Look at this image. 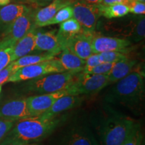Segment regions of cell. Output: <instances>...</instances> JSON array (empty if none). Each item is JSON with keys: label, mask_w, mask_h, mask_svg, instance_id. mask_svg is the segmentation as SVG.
<instances>
[{"label": "cell", "mask_w": 145, "mask_h": 145, "mask_svg": "<svg viewBox=\"0 0 145 145\" xmlns=\"http://www.w3.org/2000/svg\"><path fill=\"white\" fill-rule=\"evenodd\" d=\"M66 120V116L52 119L32 117L16 122L0 145L34 144L49 137Z\"/></svg>", "instance_id": "1"}, {"label": "cell", "mask_w": 145, "mask_h": 145, "mask_svg": "<svg viewBox=\"0 0 145 145\" xmlns=\"http://www.w3.org/2000/svg\"><path fill=\"white\" fill-rule=\"evenodd\" d=\"M115 83L105 96V100L136 113L138 112L142 108L144 98V73L137 71H132Z\"/></svg>", "instance_id": "2"}, {"label": "cell", "mask_w": 145, "mask_h": 145, "mask_svg": "<svg viewBox=\"0 0 145 145\" xmlns=\"http://www.w3.org/2000/svg\"><path fill=\"white\" fill-rule=\"evenodd\" d=\"M137 123L124 114L114 110L109 112L99 126V144L122 145Z\"/></svg>", "instance_id": "3"}, {"label": "cell", "mask_w": 145, "mask_h": 145, "mask_svg": "<svg viewBox=\"0 0 145 145\" xmlns=\"http://www.w3.org/2000/svg\"><path fill=\"white\" fill-rule=\"evenodd\" d=\"M76 74L77 73L65 71L42 76L29 80L25 85V91L32 95H35L65 90L70 86Z\"/></svg>", "instance_id": "4"}, {"label": "cell", "mask_w": 145, "mask_h": 145, "mask_svg": "<svg viewBox=\"0 0 145 145\" xmlns=\"http://www.w3.org/2000/svg\"><path fill=\"white\" fill-rule=\"evenodd\" d=\"M108 86V75L86 74L80 72L75 75L66 91L68 95H93Z\"/></svg>", "instance_id": "5"}, {"label": "cell", "mask_w": 145, "mask_h": 145, "mask_svg": "<svg viewBox=\"0 0 145 145\" xmlns=\"http://www.w3.org/2000/svg\"><path fill=\"white\" fill-rule=\"evenodd\" d=\"M63 72H65L64 70L55 57L50 61L20 69L10 76L8 82L16 83L29 81L48 74Z\"/></svg>", "instance_id": "6"}, {"label": "cell", "mask_w": 145, "mask_h": 145, "mask_svg": "<svg viewBox=\"0 0 145 145\" xmlns=\"http://www.w3.org/2000/svg\"><path fill=\"white\" fill-rule=\"evenodd\" d=\"M57 145H99L88 125L76 122L70 124L60 135Z\"/></svg>", "instance_id": "7"}, {"label": "cell", "mask_w": 145, "mask_h": 145, "mask_svg": "<svg viewBox=\"0 0 145 145\" xmlns=\"http://www.w3.org/2000/svg\"><path fill=\"white\" fill-rule=\"evenodd\" d=\"M73 18L80 24L83 31L94 32L97 20L101 16L99 4H89L82 0L72 3Z\"/></svg>", "instance_id": "8"}, {"label": "cell", "mask_w": 145, "mask_h": 145, "mask_svg": "<svg viewBox=\"0 0 145 145\" xmlns=\"http://www.w3.org/2000/svg\"><path fill=\"white\" fill-rule=\"evenodd\" d=\"M34 26V13L30 10L9 24L3 40L14 45Z\"/></svg>", "instance_id": "9"}, {"label": "cell", "mask_w": 145, "mask_h": 145, "mask_svg": "<svg viewBox=\"0 0 145 145\" xmlns=\"http://www.w3.org/2000/svg\"><path fill=\"white\" fill-rule=\"evenodd\" d=\"M68 95L66 89L42 95H30L26 97L27 106L33 117H38L48 110L57 99Z\"/></svg>", "instance_id": "10"}, {"label": "cell", "mask_w": 145, "mask_h": 145, "mask_svg": "<svg viewBox=\"0 0 145 145\" xmlns=\"http://www.w3.org/2000/svg\"><path fill=\"white\" fill-rule=\"evenodd\" d=\"M27 106L26 98L13 99L0 106V118L17 122L32 118Z\"/></svg>", "instance_id": "11"}, {"label": "cell", "mask_w": 145, "mask_h": 145, "mask_svg": "<svg viewBox=\"0 0 145 145\" xmlns=\"http://www.w3.org/2000/svg\"><path fill=\"white\" fill-rule=\"evenodd\" d=\"M131 43L126 39L108 37L104 36H95L91 39V48L93 53H101L108 51L126 52V49Z\"/></svg>", "instance_id": "12"}, {"label": "cell", "mask_w": 145, "mask_h": 145, "mask_svg": "<svg viewBox=\"0 0 145 145\" xmlns=\"http://www.w3.org/2000/svg\"><path fill=\"white\" fill-rule=\"evenodd\" d=\"M93 33L94 32H88L82 30L81 33L69 39L65 43L64 48H67L72 53L86 61L93 54L91 39Z\"/></svg>", "instance_id": "13"}, {"label": "cell", "mask_w": 145, "mask_h": 145, "mask_svg": "<svg viewBox=\"0 0 145 145\" xmlns=\"http://www.w3.org/2000/svg\"><path fill=\"white\" fill-rule=\"evenodd\" d=\"M83 101L84 97L82 95H65L57 99L48 110L40 116L45 119L54 118L63 112L81 106Z\"/></svg>", "instance_id": "14"}, {"label": "cell", "mask_w": 145, "mask_h": 145, "mask_svg": "<svg viewBox=\"0 0 145 145\" xmlns=\"http://www.w3.org/2000/svg\"><path fill=\"white\" fill-rule=\"evenodd\" d=\"M76 0H54L44 8L40 9L34 14L36 27L48 26V23L55 16L58 11L65 6L71 5Z\"/></svg>", "instance_id": "15"}, {"label": "cell", "mask_w": 145, "mask_h": 145, "mask_svg": "<svg viewBox=\"0 0 145 145\" xmlns=\"http://www.w3.org/2000/svg\"><path fill=\"white\" fill-rule=\"evenodd\" d=\"M36 50L51 52L57 55L63 50L57 34L54 32H37Z\"/></svg>", "instance_id": "16"}, {"label": "cell", "mask_w": 145, "mask_h": 145, "mask_svg": "<svg viewBox=\"0 0 145 145\" xmlns=\"http://www.w3.org/2000/svg\"><path fill=\"white\" fill-rule=\"evenodd\" d=\"M36 26H34L13 46V61L36 50Z\"/></svg>", "instance_id": "17"}, {"label": "cell", "mask_w": 145, "mask_h": 145, "mask_svg": "<svg viewBox=\"0 0 145 145\" xmlns=\"http://www.w3.org/2000/svg\"><path fill=\"white\" fill-rule=\"evenodd\" d=\"M59 54V57H56V59L59 61L65 72L70 71L78 73L82 71L86 65V61L72 53L67 48L63 49Z\"/></svg>", "instance_id": "18"}, {"label": "cell", "mask_w": 145, "mask_h": 145, "mask_svg": "<svg viewBox=\"0 0 145 145\" xmlns=\"http://www.w3.org/2000/svg\"><path fill=\"white\" fill-rule=\"evenodd\" d=\"M137 63V61L136 60L127 58L114 63L111 71L108 75L109 85L118 82L130 73Z\"/></svg>", "instance_id": "19"}, {"label": "cell", "mask_w": 145, "mask_h": 145, "mask_svg": "<svg viewBox=\"0 0 145 145\" xmlns=\"http://www.w3.org/2000/svg\"><path fill=\"white\" fill-rule=\"evenodd\" d=\"M82 27L74 18H70L67 20L61 23L59 26V30L57 34L60 42L62 45L63 49L65 48L66 42L82 32Z\"/></svg>", "instance_id": "20"}, {"label": "cell", "mask_w": 145, "mask_h": 145, "mask_svg": "<svg viewBox=\"0 0 145 145\" xmlns=\"http://www.w3.org/2000/svg\"><path fill=\"white\" fill-rule=\"evenodd\" d=\"M55 56V54L51 53V52H46V53L40 54H28L13 61L10 65L14 72L24 67L50 61V60L53 59Z\"/></svg>", "instance_id": "21"}, {"label": "cell", "mask_w": 145, "mask_h": 145, "mask_svg": "<svg viewBox=\"0 0 145 145\" xmlns=\"http://www.w3.org/2000/svg\"><path fill=\"white\" fill-rule=\"evenodd\" d=\"M31 10L30 8L22 4H8L0 9V21L10 24L23 14Z\"/></svg>", "instance_id": "22"}, {"label": "cell", "mask_w": 145, "mask_h": 145, "mask_svg": "<svg viewBox=\"0 0 145 145\" xmlns=\"http://www.w3.org/2000/svg\"><path fill=\"white\" fill-rule=\"evenodd\" d=\"M101 16L108 19L124 17L129 13V8L123 3H116L112 5L99 4Z\"/></svg>", "instance_id": "23"}, {"label": "cell", "mask_w": 145, "mask_h": 145, "mask_svg": "<svg viewBox=\"0 0 145 145\" xmlns=\"http://www.w3.org/2000/svg\"><path fill=\"white\" fill-rule=\"evenodd\" d=\"M144 141V135L140 124L137 125L122 145H141Z\"/></svg>", "instance_id": "24"}, {"label": "cell", "mask_w": 145, "mask_h": 145, "mask_svg": "<svg viewBox=\"0 0 145 145\" xmlns=\"http://www.w3.org/2000/svg\"><path fill=\"white\" fill-rule=\"evenodd\" d=\"M72 18H73L72 8L71 5H67V6H65L61 9L59 11H58L55 16L48 23V26L61 24Z\"/></svg>", "instance_id": "25"}, {"label": "cell", "mask_w": 145, "mask_h": 145, "mask_svg": "<svg viewBox=\"0 0 145 145\" xmlns=\"http://www.w3.org/2000/svg\"><path fill=\"white\" fill-rule=\"evenodd\" d=\"M101 63H116L128 58L126 52L118 51H108L98 53Z\"/></svg>", "instance_id": "26"}, {"label": "cell", "mask_w": 145, "mask_h": 145, "mask_svg": "<svg viewBox=\"0 0 145 145\" xmlns=\"http://www.w3.org/2000/svg\"><path fill=\"white\" fill-rule=\"evenodd\" d=\"M114 63H101L97 66L87 70H83V73L93 74V75H108L111 71Z\"/></svg>", "instance_id": "27"}, {"label": "cell", "mask_w": 145, "mask_h": 145, "mask_svg": "<svg viewBox=\"0 0 145 145\" xmlns=\"http://www.w3.org/2000/svg\"><path fill=\"white\" fill-rule=\"evenodd\" d=\"M140 16L138 19L137 24L134 28L132 39L136 42L142 40L144 38L145 34V18L144 15Z\"/></svg>", "instance_id": "28"}, {"label": "cell", "mask_w": 145, "mask_h": 145, "mask_svg": "<svg viewBox=\"0 0 145 145\" xmlns=\"http://www.w3.org/2000/svg\"><path fill=\"white\" fill-rule=\"evenodd\" d=\"M13 46L0 49V71L13 62Z\"/></svg>", "instance_id": "29"}, {"label": "cell", "mask_w": 145, "mask_h": 145, "mask_svg": "<svg viewBox=\"0 0 145 145\" xmlns=\"http://www.w3.org/2000/svg\"><path fill=\"white\" fill-rule=\"evenodd\" d=\"M129 8V12L136 15H144L145 14V3L140 1L133 0L130 1L126 4Z\"/></svg>", "instance_id": "30"}, {"label": "cell", "mask_w": 145, "mask_h": 145, "mask_svg": "<svg viewBox=\"0 0 145 145\" xmlns=\"http://www.w3.org/2000/svg\"><path fill=\"white\" fill-rule=\"evenodd\" d=\"M15 122L0 118V143L15 124Z\"/></svg>", "instance_id": "31"}, {"label": "cell", "mask_w": 145, "mask_h": 145, "mask_svg": "<svg viewBox=\"0 0 145 145\" xmlns=\"http://www.w3.org/2000/svg\"><path fill=\"white\" fill-rule=\"evenodd\" d=\"M101 62L100 59H99L98 54L93 53L86 60V65H85V67L83 70H87L89 69L94 67L97 66V65L101 64Z\"/></svg>", "instance_id": "32"}, {"label": "cell", "mask_w": 145, "mask_h": 145, "mask_svg": "<svg viewBox=\"0 0 145 145\" xmlns=\"http://www.w3.org/2000/svg\"><path fill=\"white\" fill-rule=\"evenodd\" d=\"M14 73L10 65L0 71V86H2L5 83H8L9 78Z\"/></svg>", "instance_id": "33"}, {"label": "cell", "mask_w": 145, "mask_h": 145, "mask_svg": "<svg viewBox=\"0 0 145 145\" xmlns=\"http://www.w3.org/2000/svg\"><path fill=\"white\" fill-rule=\"evenodd\" d=\"M133 0H102V5H112L116 3H123L126 5L129 1Z\"/></svg>", "instance_id": "34"}, {"label": "cell", "mask_w": 145, "mask_h": 145, "mask_svg": "<svg viewBox=\"0 0 145 145\" xmlns=\"http://www.w3.org/2000/svg\"><path fill=\"white\" fill-rule=\"evenodd\" d=\"M29 2H31L38 5H44L45 4H49L54 0H28Z\"/></svg>", "instance_id": "35"}, {"label": "cell", "mask_w": 145, "mask_h": 145, "mask_svg": "<svg viewBox=\"0 0 145 145\" xmlns=\"http://www.w3.org/2000/svg\"><path fill=\"white\" fill-rule=\"evenodd\" d=\"M13 46L14 45L11 44L8 41L4 40H2L0 42V49H2L3 48H6V47Z\"/></svg>", "instance_id": "36"}, {"label": "cell", "mask_w": 145, "mask_h": 145, "mask_svg": "<svg viewBox=\"0 0 145 145\" xmlns=\"http://www.w3.org/2000/svg\"><path fill=\"white\" fill-rule=\"evenodd\" d=\"M85 2L89 3V4H94V5H99L101 4L102 0H82Z\"/></svg>", "instance_id": "37"}, {"label": "cell", "mask_w": 145, "mask_h": 145, "mask_svg": "<svg viewBox=\"0 0 145 145\" xmlns=\"http://www.w3.org/2000/svg\"><path fill=\"white\" fill-rule=\"evenodd\" d=\"M10 2V0H0V5L4 6V5H8Z\"/></svg>", "instance_id": "38"}, {"label": "cell", "mask_w": 145, "mask_h": 145, "mask_svg": "<svg viewBox=\"0 0 145 145\" xmlns=\"http://www.w3.org/2000/svg\"><path fill=\"white\" fill-rule=\"evenodd\" d=\"M136 1H140V2H142V3H144L145 2V0H136Z\"/></svg>", "instance_id": "39"}, {"label": "cell", "mask_w": 145, "mask_h": 145, "mask_svg": "<svg viewBox=\"0 0 145 145\" xmlns=\"http://www.w3.org/2000/svg\"><path fill=\"white\" fill-rule=\"evenodd\" d=\"M23 145H37L36 144V143H34V144H23Z\"/></svg>", "instance_id": "40"}, {"label": "cell", "mask_w": 145, "mask_h": 145, "mask_svg": "<svg viewBox=\"0 0 145 145\" xmlns=\"http://www.w3.org/2000/svg\"><path fill=\"white\" fill-rule=\"evenodd\" d=\"M1 86H0V93H1Z\"/></svg>", "instance_id": "41"}, {"label": "cell", "mask_w": 145, "mask_h": 145, "mask_svg": "<svg viewBox=\"0 0 145 145\" xmlns=\"http://www.w3.org/2000/svg\"><path fill=\"white\" fill-rule=\"evenodd\" d=\"M141 145H144V141H143V142H142V144H141Z\"/></svg>", "instance_id": "42"}]
</instances>
